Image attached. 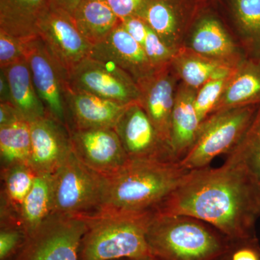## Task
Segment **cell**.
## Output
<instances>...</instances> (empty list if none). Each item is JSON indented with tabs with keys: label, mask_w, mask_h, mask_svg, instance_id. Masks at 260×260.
Segmentation results:
<instances>
[{
	"label": "cell",
	"mask_w": 260,
	"mask_h": 260,
	"mask_svg": "<svg viewBox=\"0 0 260 260\" xmlns=\"http://www.w3.org/2000/svg\"><path fill=\"white\" fill-rule=\"evenodd\" d=\"M0 103L12 104L9 82L4 70L0 69Z\"/></svg>",
	"instance_id": "cell-38"
},
{
	"label": "cell",
	"mask_w": 260,
	"mask_h": 260,
	"mask_svg": "<svg viewBox=\"0 0 260 260\" xmlns=\"http://www.w3.org/2000/svg\"><path fill=\"white\" fill-rule=\"evenodd\" d=\"M70 133L77 158L103 177H112L129 161L114 128L70 129Z\"/></svg>",
	"instance_id": "cell-12"
},
{
	"label": "cell",
	"mask_w": 260,
	"mask_h": 260,
	"mask_svg": "<svg viewBox=\"0 0 260 260\" xmlns=\"http://www.w3.org/2000/svg\"><path fill=\"white\" fill-rule=\"evenodd\" d=\"M104 185V177L84 165L72 150L52 176V214L87 217L99 213Z\"/></svg>",
	"instance_id": "cell-6"
},
{
	"label": "cell",
	"mask_w": 260,
	"mask_h": 260,
	"mask_svg": "<svg viewBox=\"0 0 260 260\" xmlns=\"http://www.w3.org/2000/svg\"><path fill=\"white\" fill-rule=\"evenodd\" d=\"M72 17L92 46L104 42L121 23L105 0H83Z\"/></svg>",
	"instance_id": "cell-25"
},
{
	"label": "cell",
	"mask_w": 260,
	"mask_h": 260,
	"mask_svg": "<svg viewBox=\"0 0 260 260\" xmlns=\"http://www.w3.org/2000/svg\"><path fill=\"white\" fill-rule=\"evenodd\" d=\"M179 78L171 65L155 70L138 84L139 104L153 123L158 134L171 148V123Z\"/></svg>",
	"instance_id": "cell-16"
},
{
	"label": "cell",
	"mask_w": 260,
	"mask_h": 260,
	"mask_svg": "<svg viewBox=\"0 0 260 260\" xmlns=\"http://www.w3.org/2000/svg\"><path fill=\"white\" fill-rule=\"evenodd\" d=\"M189 172L179 161L129 159L119 172L112 177H104L99 213L153 212L172 194Z\"/></svg>",
	"instance_id": "cell-2"
},
{
	"label": "cell",
	"mask_w": 260,
	"mask_h": 260,
	"mask_svg": "<svg viewBox=\"0 0 260 260\" xmlns=\"http://www.w3.org/2000/svg\"><path fill=\"white\" fill-rule=\"evenodd\" d=\"M3 189L1 206L13 210L20 216L25 197L31 189L36 174L27 164H16L2 168Z\"/></svg>",
	"instance_id": "cell-28"
},
{
	"label": "cell",
	"mask_w": 260,
	"mask_h": 260,
	"mask_svg": "<svg viewBox=\"0 0 260 260\" xmlns=\"http://www.w3.org/2000/svg\"><path fill=\"white\" fill-rule=\"evenodd\" d=\"M227 158L242 165L260 191V105L242 140Z\"/></svg>",
	"instance_id": "cell-29"
},
{
	"label": "cell",
	"mask_w": 260,
	"mask_h": 260,
	"mask_svg": "<svg viewBox=\"0 0 260 260\" xmlns=\"http://www.w3.org/2000/svg\"><path fill=\"white\" fill-rule=\"evenodd\" d=\"M232 260H260V249L257 244L244 245L231 256Z\"/></svg>",
	"instance_id": "cell-37"
},
{
	"label": "cell",
	"mask_w": 260,
	"mask_h": 260,
	"mask_svg": "<svg viewBox=\"0 0 260 260\" xmlns=\"http://www.w3.org/2000/svg\"><path fill=\"white\" fill-rule=\"evenodd\" d=\"M260 105V61L246 59L231 75L215 112Z\"/></svg>",
	"instance_id": "cell-22"
},
{
	"label": "cell",
	"mask_w": 260,
	"mask_h": 260,
	"mask_svg": "<svg viewBox=\"0 0 260 260\" xmlns=\"http://www.w3.org/2000/svg\"><path fill=\"white\" fill-rule=\"evenodd\" d=\"M68 87L124 105L140 102L139 86L128 73L112 61L93 56L72 68Z\"/></svg>",
	"instance_id": "cell-8"
},
{
	"label": "cell",
	"mask_w": 260,
	"mask_h": 260,
	"mask_svg": "<svg viewBox=\"0 0 260 260\" xmlns=\"http://www.w3.org/2000/svg\"><path fill=\"white\" fill-rule=\"evenodd\" d=\"M150 64L155 70L172 64L176 51L167 45L158 34L148 26V34L143 46Z\"/></svg>",
	"instance_id": "cell-32"
},
{
	"label": "cell",
	"mask_w": 260,
	"mask_h": 260,
	"mask_svg": "<svg viewBox=\"0 0 260 260\" xmlns=\"http://www.w3.org/2000/svg\"><path fill=\"white\" fill-rule=\"evenodd\" d=\"M152 256L158 260H219L230 241L218 230L186 215L153 211L146 232Z\"/></svg>",
	"instance_id": "cell-3"
},
{
	"label": "cell",
	"mask_w": 260,
	"mask_h": 260,
	"mask_svg": "<svg viewBox=\"0 0 260 260\" xmlns=\"http://www.w3.org/2000/svg\"><path fill=\"white\" fill-rule=\"evenodd\" d=\"M38 35L68 75L73 67L90 55L93 48L77 28L72 15L53 3L39 23Z\"/></svg>",
	"instance_id": "cell-11"
},
{
	"label": "cell",
	"mask_w": 260,
	"mask_h": 260,
	"mask_svg": "<svg viewBox=\"0 0 260 260\" xmlns=\"http://www.w3.org/2000/svg\"><path fill=\"white\" fill-rule=\"evenodd\" d=\"M51 0H0V30L19 39L38 37Z\"/></svg>",
	"instance_id": "cell-21"
},
{
	"label": "cell",
	"mask_w": 260,
	"mask_h": 260,
	"mask_svg": "<svg viewBox=\"0 0 260 260\" xmlns=\"http://www.w3.org/2000/svg\"><path fill=\"white\" fill-rule=\"evenodd\" d=\"M0 69L4 70L9 82L12 104L24 119L30 122L47 115L45 107L34 87L25 57Z\"/></svg>",
	"instance_id": "cell-24"
},
{
	"label": "cell",
	"mask_w": 260,
	"mask_h": 260,
	"mask_svg": "<svg viewBox=\"0 0 260 260\" xmlns=\"http://www.w3.org/2000/svg\"><path fill=\"white\" fill-rule=\"evenodd\" d=\"M119 20L139 16L147 0H105Z\"/></svg>",
	"instance_id": "cell-34"
},
{
	"label": "cell",
	"mask_w": 260,
	"mask_h": 260,
	"mask_svg": "<svg viewBox=\"0 0 260 260\" xmlns=\"http://www.w3.org/2000/svg\"><path fill=\"white\" fill-rule=\"evenodd\" d=\"M24 39L0 30V68H5L25 57Z\"/></svg>",
	"instance_id": "cell-33"
},
{
	"label": "cell",
	"mask_w": 260,
	"mask_h": 260,
	"mask_svg": "<svg viewBox=\"0 0 260 260\" xmlns=\"http://www.w3.org/2000/svg\"><path fill=\"white\" fill-rule=\"evenodd\" d=\"M232 73L214 78L197 90L194 97V107L200 122H203L215 112L217 104L222 96Z\"/></svg>",
	"instance_id": "cell-31"
},
{
	"label": "cell",
	"mask_w": 260,
	"mask_h": 260,
	"mask_svg": "<svg viewBox=\"0 0 260 260\" xmlns=\"http://www.w3.org/2000/svg\"><path fill=\"white\" fill-rule=\"evenodd\" d=\"M196 91L179 82L171 123V149L177 161L194 144L201 125L194 107Z\"/></svg>",
	"instance_id": "cell-20"
},
{
	"label": "cell",
	"mask_w": 260,
	"mask_h": 260,
	"mask_svg": "<svg viewBox=\"0 0 260 260\" xmlns=\"http://www.w3.org/2000/svg\"><path fill=\"white\" fill-rule=\"evenodd\" d=\"M207 0H147L139 15L147 25L176 51Z\"/></svg>",
	"instance_id": "cell-14"
},
{
	"label": "cell",
	"mask_w": 260,
	"mask_h": 260,
	"mask_svg": "<svg viewBox=\"0 0 260 260\" xmlns=\"http://www.w3.org/2000/svg\"><path fill=\"white\" fill-rule=\"evenodd\" d=\"M23 51L34 87L48 115L69 128L66 104L68 74L39 36L24 39Z\"/></svg>",
	"instance_id": "cell-10"
},
{
	"label": "cell",
	"mask_w": 260,
	"mask_h": 260,
	"mask_svg": "<svg viewBox=\"0 0 260 260\" xmlns=\"http://www.w3.org/2000/svg\"><path fill=\"white\" fill-rule=\"evenodd\" d=\"M121 23L126 32L140 45L143 46L148 30V25L144 20L140 17L133 16L121 20Z\"/></svg>",
	"instance_id": "cell-35"
},
{
	"label": "cell",
	"mask_w": 260,
	"mask_h": 260,
	"mask_svg": "<svg viewBox=\"0 0 260 260\" xmlns=\"http://www.w3.org/2000/svg\"><path fill=\"white\" fill-rule=\"evenodd\" d=\"M114 129L130 160L177 161L138 103L128 106Z\"/></svg>",
	"instance_id": "cell-13"
},
{
	"label": "cell",
	"mask_w": 260,
	"mask_h": 260,
	"mask_svg": "<svg viewBox=\"0 0 260 260\" xmlns=\"http://www.w3.org/2000/svg\"><path fill=\"white\" fill-rule=\"evenodd\" d=\"M69 129L114 128L129 105L119 104L85 92L67 89Z\"/></svg>",
	"instance_id": "cell-18"
},
{
	"label": "cell",
	"mask_w": 260,
	"mask_h": 260,
	"mask_svg": "<svg viewBox=\"0 0 260 260\" xmlns=\"http://www.w3.org/2000/svg\"><path fill=\"white\" fill-rule=\"evenodd\" d=\"M83 1V0H51V3L73 16L75 10Z\"/></svg>",
	"instance_id": "cell-39"
},
{
	"label": "cell",
	"mask_w": 260,
	"mask_h": 260,
	"mask_svg": "<svg viewBox=\"0 0 260 260\" xmlns=\"http://www.w3.org/2000/svg\"><path fill=\"white\" fill-rule=\"evenodd\" d=\"M153 212L98 213L87 216L88 229L80 242L78 260L138 259L153 256L146 239Z\"/></svg>",
	"instance_id": "cell-4"
},
{
	"label": "cell",
	"mask_w": 260,
	"mask_h": 260,
	"mask_svg": "<svg viewBox=\"0 0 260 260\" xmlns=\"http://www.w3.org/2000/svg\"><path fill=\"white\" fill-rule=\"evenodd\" d=\"M154 211L186 215L215 228L231 242L255 245L260 191L238 162L189 171Z\"/></svg>",
	"instance_id": "cell-1"
},
{
	"label": "cell",
	"mask_w": 260,
	"mask_h": 260,
	"mask_svg": "<svg viewBox=\"0 0 260 260\" xmlns=\"http://www.w3.org/2000/svg\"><path fill=\"white\" fill-rule=\"evenodd\" d=\"M87 229V217L52 214L27 236L12 260H78L80 242Z\"/></svg>",
	"instance_id": "cell-7"
},
{
	"label": "cell",
	"mask_w": 260,
	"mask_h": 260,
	"mask_svg": "<svg viewBox=\"0 0 260 260\" xmlns=\"http://www.w3.org/2000/svg\"><path fill=\"white\" fill-rule=\"evenodd\" d=\"M259 106L232 108L213 113L201 123L194 144L179 160L187 171L209 167L214 159L229 154L242 140Z\"/></svg>",
	"instance_id": "cell-5"
},
{
	"label": "cell",
	"mask_w": 260,
	"mask_h": 260,
	"mask_svg": "<svg viewBox=\"0 0 260 260\" xmlns=\"http://www.w3.org/2000/svg\"><path fill=\"white\" fill-rule=\"evenodd\" d=\"M220 260H232L231 259V256H229L227 255L224 256L223 257H222Z\"/></svg>",
	"instance_id": "cell-41"
},
{
	"label": "cell",
	"mask_w": 260,
	"mask_h": 260,
	"mask_svg": "<svg viewBox=\"0 0 260 260\" xmlns=\"http://www.w3.org/2000/svg\"><path fill=\"white\" fill-rule=\"evenodd\" d=\"M182 48L233 68L247 59L211 0H207L200 10Z\"/></svg>",
	"instance_id": "cell-9"
},
{
	"label": "cell",
	"mask_w": 260,
	"mask_h": 260,
	"mask_svg": "<svg viewBox=\"0 0 260 260\" xmlns=\"http://www.w3.org/2000/svg\"><path fill=\"white\" fill-rule=\"evenodd\" d=\"M171 67L179 81L196 90L210 80L231 74L237 68L205 57L185 48H181L176 52Z\"/></svg>",
	"instance_id": "cell-23"
},
{
	"label": "cell",
	"mask_w": 260,
	"mask_h": 260,
	"mask_svg": "<svg viewBox=\"0 0 260 260\" xmlns=\"http://www.w3.org/2000/svg\"><path fill=\"white\" fill-rule=\"evenodd\" d=\"M52 176L37 175L20 210V220L27 236L52 214Z\"/></svg>",
	"instance_id": "cell-26"
},
{
	"label": "cell",
	"mask_w": 260,
	"mask_h": 260,
	"mask_svg": "<svg viewBox=\"0 0 260 260\" xmlns=\"http://www.w3.org/2000/svg\"><path fill=\"white\" fill-rule=\"evenodd\" d=\"M20 119L23 116L10 103H0V126L11 124Z\"/></svg>",
	"instance_id": "cell-36"
},
{
	"label": "cell",
	"mask_w": 260,
	"mask_h": 260,
	"mask_svg": "<svg viewBox=\"0 0 260 260\" xmlns=\"http://www.w3.org/2000/svg\"><path fill=\"white\" fill-rule=\"evenodd\" d=\"M248 59L260 61V0H211Z\"/></svg>",
	"instance_id": "cell-19"
},
{
	"label": "cell",
	"mask_w": 260,
	"mask_h": 260,
	"mask_svg": "<svg viewBox=\"0 0 260 260\" xmlns=\"http://www.w3.org/2000/svg\"><path fill=\"white\" fill-rule=\"evenodd\" d=\"M124 260H158L155 259L153 256H150V257L143 258V259H124Z\"/></svg>",
	"instance_id": "cell-40"
},
{
	"label": "cell",
	"mask_w": 260,
	"mask_h": 260,
	"mask_svg": "<svg viewBox=\"0 0 260 260\" xmlns=\"http://www.w3.org/2000/svg\"><path fill=\"white\" fill-rule=\"evenodd\" d=\"M31 149L30 123L25 119L0 126L2 168L16 164H29Z\"/></svg>",
	"instance_id": "cell-27"
},
{
	"label": "cell",
	"mask_w": 260,
	"mask_h": 260,
	"mask_svg": "<svg viewBox=\"0 0 260 260\" xmlns=\"http://www.w3.org/2000/svg\"><path fill=\"white\" fill-rule=\"evenodd\" d=\"M29 123L28 165L36 175L53 176L73 150L69 128L48 114Z\"/></svg>",
	"instance_id": "cell-15"
},
{
	"label": "cell",
	"mask_w": 260,
	"mask_h": 260,
	"mask_svg": "<svg viewBox=\"0 0 260 260\" xmlns=\"http://www.w3.org/2000/svg\"><path fill=\"white\" fill-rule=\"evenodd\" d=\"M89 56L112 61L128 73L138 85L155 71L143 46L126 32L121 23L104 42L93 46Z\"/></svg>",
	"instance_id": "cell-17"
},
{
	"label": "cell",
	"mask_w": 260,
	"mask_h": 260,
	"mask_svg": "<svg viewBox=\"0 0 260 260\" xmlns=\"http://www.w3.org/2000/svg\"><path fill=\"white\" fill-rule=\"evenodd\" d=\"M0 260H12L23 246L27 234L16 213L0 210Z\"/></svg>",
	"instance_id": "cell-30"
}]
</instances>
